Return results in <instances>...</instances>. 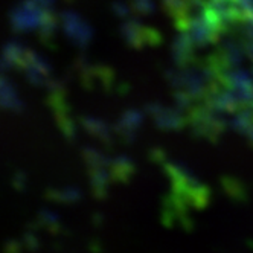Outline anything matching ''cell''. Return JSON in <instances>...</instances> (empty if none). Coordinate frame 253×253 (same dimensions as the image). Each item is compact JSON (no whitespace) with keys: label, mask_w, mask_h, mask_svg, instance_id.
Masks as SVG:
<instances>
[{"label":"cell","mask_w":253,"mask_h":253,"mask_svg":"<svg viewBox=\"0 0 253 253\" xmlns=\"http://www.w3.org/2000/svg\"><path fill=\"white\" fill-rule=\"evenodd\" d=\"M39 223L42 224V227H47L49 232H53L57 233V229H58V223H57V218L53 216L49 211L43 209L39 212V216H37Z\"/></svg>","instance_id":"1"},{"label":"cell","mask_w":253,"mask_h":253,"mask_svg":"<svg viewBox=\"0 0 253 253\" xmlns=\"http://www.w3.org/2000/svg\"><path fill=\"white\" fill-rule=\"evenodd\" d=\"M25 249H28L29 252H35L39 247H40V240L37 238V235H35L34 230H28L23 233V240H22Z\"/></svg>","instance_id":"2"},{"label":"cell","mask_w":253,"mask_h":253,"mask_svg":"<svg viewBox=\"0 0 253 253\" xmlns=\"http://www.w3.org/2000/svg\"><path fill=\"white\" fill-rule=\"evenodd\" d=\"M23 249H25L23 243L15 238H11V240L5 241V244H3V253H22Z\"/></svg>","instance_id":"3"},{"label":"cell","mask_w":253,"mask_h":253,"mask_svg":"<svg viewBox=\"0 0 253 253\" xmlns=\"http://www.w3.org/2000/svg\"><path fill=\"white\" fill-rule=\"evenodd\" d=\"M25 185H26V175L23 172H17L12 178V186L17 189V191H23L25 189Z\"/></svg>","instance_id":"4"}]
</instances>
